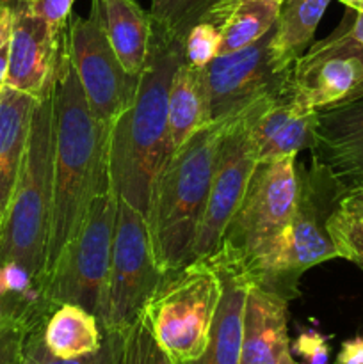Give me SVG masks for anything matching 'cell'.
Here are the masks:
<instances>
[{
	"label": "cell",
	"instance_id": "obj_9",
	"mask_svg": "<svg viewBox=\"0 0 363 364\" xmlns=\"http://www.w3.org/2000/svg\"><path fill=\"white\" fill-rule=\"evenodd\" d=\"M351 13L322 41L294 60L285 91L312 109L363 96V45L351 34Z\"/></svg>",
	"mask_w": 363,
	"mask_h": 364
},
{
	"label": "cell",
	"instance_id": "obj_36",
	"mask_svg": "<svg viewBox=\"0 0 363 364\" xmlns=\"http://www.w3.org/2000/svg\"><path fill=\"white\" fill-rule=\"evenodd\" d=\"M340 2L345 4V6H347L351 11H354V13L363 11V0H340Z\"/></svg>",
	"mask_w": 363,
	"mask_h": 364
},
{
	"label": "cell",
	"instance_id": "obj_15",
	"mask_svg": "<svg viewBox=\"0 0 363 364\" xmlns=\"http://www.w3.org/2000/svg\"><path fill=\"white\" fill-rule=\"evenodd\" d=\"M312 162L330 171L345 192L363 188V96L317 110Z\"/></svg>",
	"mask_w": 363,
	"mask_h": 364
},
{
	"label": "cell",
	"instance_id": "obj_5",
	"mask_svg": "<svg viewBox=\"0 0 363 364\" xmlns=\"http://www.w3.org/2000/svg\"><path fill=\"white\" fill-rule=\"evenodd\" d=\"M221 290L219 270L210 258L162 274L142 313L157 343L174 363L194 361L205 352Z\"/></svg>",
	"mask_w": 363,
	"mask_h": 364
},
{
	"label": "cell",
	"instance_id": "obj_22",
	"mask_svg": "<svg viewBox=\"0 0 363 364\" xmlns=\"http://www.w3.org/2000/svg\"><path fill=\"white\" fill-rule=\"evenodd\" d=\"M331 0H283L274 25L273 50L285 64H294L308 50Z\"/></svg>",
	"mask_w": 363,
	"mask_h": 364
},
{
	"label": "cell",
	"instance_id": "obj_28",
	"mask_svg": "<svg viewBox=\"0 0 363 364\" xmlns=\"http://www.w3.org/2000/svg\"><path fill=\"white\" fill-rule=\"evenodd\" d=\"M219 25L201 21L194 25L184 38V60L194 68H205L219 55Z\"/></svg>",
	"mask_w": 363,
	"mask_h": 364
},
{
	"label": "cell",
	"instance_id": "obj_24",
	"mask_svg": "<svg viewBox=\"0 0 363 364\" xmlns=\"http://www.w3.org/2000/svg\"><path fill=\"white\" fill-rule=\"evenodd\" d=\"M280 4L270 0H238L221 21L219 55L237 52L258 41L276 25Z\"/></svg>",
	"mask_w": 363,
	"mask_h": 364
},
{
	"label": "cell",
	"instance_id": "obj_37",
	"mask_svg": "<svg viewBox=\"0 0 363 364\" xmlns=\"http://www.w3.org/2000/svg\"><path fill=\"white\" fill-rule=\"evenodd\" d=\"M4 13H6V6H4V2H2V0H0V21H2Z\"/></svg>",
	"mask_w": 363,
	"mask_h": 364
},
{
	"label": "cell",
	"instance_id": "obj_4",
	"mask_svg": "<svg viewBox=\"0 0 363 364\" xmlns=\"http://www.w3.org/2000/svg\"><path fill=\"white\" fill-rule=\"evenodd\" d=\"M298 208L287 226L244 263H238L251 284L287 299L298 297L299 279L319 263L338 258L327 233V219L344 194L342 185L324 167L312 162L299 169Z\"/></svg>",
	"mask_w": 363,
	"mask_h": 364
},
{
	"label": "cell",
	"instance_id": "obj_3",
	"mask_svg": "<svg viewBox=\"0 0 363 364\" xmlns=\"http://www.w3.org/2000/svg\"><path fill=\"white\" fill-rule=\"evenodd\" d=\"M228 119L212 121L191 135L166 156L153 180L146 224L162 274L192 262Z\"/></svg>",
	"mask_w": 363,
	"mask_h": 364
},
{
	"label": "cell",
	"instance_id": "obj_32",
	"mask_svg": "<svg viewBox=\"0 0 363 364\" xmlns=\"http://www.w3.org/2000/svg\"><path fill=\"white\" fill-rule=\"evenodd\" d=\"M9 39H11V13L6 7L2 21H0V91L6 85L7 66H9Z\"/></svg>",
	"mask_w": 363,
	"mask_h": 364
},
{
	"label": "cell",
	"instance_id": "obj_17",
	"mask_svg": "<svg viewBox=\"0 0 363 364\" xmlns=\"http://www.w3.org/2000/svg\"><path fill=\"white\" fill-rule=\"evenodd\" d=\"M217 267L223 283L219 306L210 329L209 343L198 359L173 364H241L242 318L249 281L238 263L212 255L206 256Z\"/></svg>",
	"mask_w": 363,
	"mask_h": 364
},
{
	"label": "cell",
	"instance_id": "obj_39",
	"mask_svg": "<svg viewBox=\"0 0 363 364\" xmlns=\"http://www.w3.org/2000/svg\"><path fill=\"white\" fill-rule=\"evenodd\" d=\"M0 226H2V223H0Z\"/></svg>",
	"mask_w": 363,
	"mask_h": 364
},
{
	"label": "cell",
	"instance_id": "obj_27",
	"mask_svg": "<svg viewBox=\"0 0 363 364\" xmlns=\"http://www.w3.org/2000/svg\"><path fill=\"white\" fill-rule=\"evenodd\" d=\"M117 364H173L153 336L144 313L121 331Z\"/></svg>",
	"mask_w": 363,
	"mask_h": 364
},
{
	"label": "cell",
	"instance_id": "obj_25",
	"mask_svg": "<svg viewBox=\"0 0 363 364\" xmlns=\"http://www.w3.org/2000/svg\"><path fill=\"white\" fill-rule=\"evenodd\" d=\"M327 233L338 258L363 269V188L342 194L327 219Z\"/></svg>",
	"mask_w": 363,
	"mask_h": 364
},
{
	"label": "cell",
	"instance_id": "obj_38",
	"mask_svg": "<svg viewBox=\"0 0 363 364\" xmlns=\"http://www.w3.org/2000/svg\"><path fill=\"white\" fill-rule=\"evenodd\" d=\"M270 2H274V4H281V2H283V0H270Z\"/></svg>",
	"mask_w": 363,
	"mask_h": 364
},
{
	"label": "cell",
	"instance_id": "obj_34",
	"mask_svg": "<svg viewBox=\"0 0 363 364\" xmlns=\"http://www.w3.org/2000/svg\"><path fill=\"white\" fill-rule=\"evenodd\" d=\"M351 34L363 45V11H358L351 21Z\"/></svg>",
	"mask_w": 363,
	"mask_h": 364
},
{
	"label": "cell",
	"instance_id": "obj_16",
	"mask_svg": "<svg viewBox=\"0 0 363 364\" xmlns=\"http://www.w3.org/2000/svg\"><path fill=\"white\" fill-rule=\"evenodd\" d=\"M241 364H299L288 338V301L251 283L242 318Z\"/></svg>",
	"mask_w": 363,
	"mask_h": 364
},
{
	"label": "cell",
	"instance_id": "obj_23",
	"mask_svg": "<svg viewBox=\"0 0 363 364\" xmlns=\"http://www.w3.org/2000/svg\"><path fill=\"white\" fill-rule=\"evenodd\" d=\"M238 0H152L149 20L157 32L169 39L187 36L201 21L221 25Z\"/></svg>",
	"mask_w": 363,
	"mask_h": 364
},
{
	"label": "cell",
	"instance_id": "obj_30",
	"mask_svg": "<svg viewBox=\"0 0 363 364\" xmlns=\"http://www.w3.org/2000/svg\"><path fill=\"white\" fill-rule=\"evenodd\" d=\"M28 327L20 320H11L0 327V364H21V348Z\"/></svg>",
	"mask_w": 363,
	"mask_h": 364
},
{
	"label": "cell",
	"instance_id": "obj_20",
	"mask_svg": "<svg viewBox=\"0 0 363 364\" xmlns=\"http://www.w3.org/2000/svg\"><path fill=\"white\" fill-rule=\"evenodd\" d=\"M210 123L212 116L203 68H194L182 60L171 80L167 100L169 153L180 148L191 135Z\"/></svg>",
	"mask_w": 363,
	"mask_h": 364
},
{
	"label": "cell",
	"instance_id": "obj_10",
	"mask_svg": "<svg viewBox=\"0 0 363 364\" xmlns=\"http://www.w3.org/2000/svg\"><path fill=\"white\" fill-rule=\"evenodd\" d=\"M66 52L91 112L112 128L134 102L139 77L128 73L120 63L93 7L88 18L70 16Z\"/></svg>",
	"mask_w": 363,
	"mask_h": 364
},
{
	"label": "cell",
	"instance_id": "obj_11",
	"mask_svg": "<svg viewBox=\"0 0 363 364\" xmlns=\"http://www.w3.org/2000/svg\"><path fill=\"white\" fill-rule=\"evenodd\" d=\"M273 38L274 27L253 45L217 55L203 68L212 121L237 116L285 91L292 66L274 53Z\"/></svg>",
	"mask_w": 363,
	"mask_h": 364
},
{
	"label": "cell",
	"instance_id": "obj_29",
	"mask_svg": "<svg viewBox=\"0 0 363 364\" xmlns=\"http://www.w3.org/2000/svg\"><path fill=\"white\" fill-rule=\"evenodd\" d=\"M4 6L21 7L36 16L43 18L46 23L57 31H66L75 0H2Z\"/></svg>",
	"mask_w": 363,
	"mask_h": 364
},
{
	"label": "cell",
	"instance_id": "obj_40",
	"mask_svg": "<svg viewBox=\"0 0 363 364\" xmlns=\"http://www.w3.org/2000/svg\"><path fill=\"white\" fill-rule=\"evenodd\" d=\"M299 364H301V363H299Z\"/></svg>",
	"mask_w": 363,
	"mask_h": 364
},
{
	"label": "cell",
	"instance_id": "obj_21",
	"mask_svg": "<svg viewBox=\"0 0 363 364\" xmlns=\"http://www.w3.org/2000/svg\"><path fill=\"white\" fill-rule=\"evenodd\" d=\"M43 340L53 355L71 359L98 350L103 343V331L98 318L82 306L60 304L46 318Z\"/></svg>",
	"mask_w": 363,
	"mask_h": 364
},
{
	"label": "cell",
	"instance_id": "obj_6",
	"mask_svg": "<svg viewBox=\"0 0 363 364\" xmlns=\"http://www.w3.org/2000/svg\"><path fill=\"white\" fill-rule=\"evenodd\" d=\"M116 215L117 196L110 188L93 201L84 223L46 272L43 302L50 311L77 304L102 320Z\"/></svg>",
	"mask_w": 363,
	"mask_h": 364
},
{
	"label": "cell",
	"instance_id": "obj_2",
	"mask_svg": "<svg viewBox=\"0 0 363 364\" xmlns=\"http://www.w3.org/2000/svg\"><path fill=\"white\" fill-rule=\"evenodd\" d=\"M182 60L184 41L166 38L153 28L149 55L139 75L134 102L110 128L112 191L144 219L153 180L169 155L167 100Z\"/></svg>",
	"mask_w": 363,
	"mask_h": 364
},
{
	"label": "cell",
	"instance_id": "obj_1",
	"mask_svg": "<svg viewBox=\"0 0 363 364\" xmlns=\"http://www.w3.org/2000/svg\"><path fill=\"white\" fill-rule=\"evenodd\" d=\"M109 162L110 127L91 112L64 50L53 87V201L45 277L93 201L112 188Z\"/></svg>",
	"mask_w": 363,
	"mask_h": 364
},
{
	"label": "cell",
	"instance_id": "obj_18",
	"mask_svg": "<svg viewBox=\"0 0 363 364\" xmlns=\"http://www.w3.org/2000/svg\"><path fill=\"white\" fill-rule=\"evenodd\" d=\"M103 32L120 63L130 75L142 73L152 45V20L134 0H93Z\"/></svg>",
	"mask_w": 363,
	"mask_h": 364
},
{
	"label": "cell",
	"instance_id": "obj_13",
	"mask_svg": "<svg viewBox=\"0 0 363 364\" xmlns=\"http://www.w3.org/2000/svg\"><path fill=\"white\" fill-rule=\"evenodd\" d=\"M11 13L9 66L6 85L41 100L56 87L66 50V31H57L43 18L6 6Z\"/></svg>",
	"mask_w": 363,
	"mask_h": 364
},
{
	"label": "cell",
	"instance_id": "obj_14",
	"mask_svg": "<svg viewBox=\"0 0 363 364\" xmlns=\"http://www.w3.org/2000/svg\"><path fill=\"white\" fill-rule=\"evenodd\" d=\"M248 135L256 162L298 156L313 144L317 110L287 91L248 107Z\"/></svg>",
	"mask_w": 363,
	"mask_h": 364
},
{
	"label": "cell",
	"instance_id": "obj_26",
	"mask_svg": "<svg viewBox=\"0 0 363 364\" xmlns=\"http://www.w3.org/2000/svg\"><path fill=\"white\" fill-rule=\"evenodd\" d=\"M43 326L45 323H38L25 334L21 364H117L121 333H103V343L96 352L80 355V358L63 359L53 355L46 348L45 340H43Z\"/></svg>",
	"mask_w": 363,
	"mask_h": 364
},
{
	"label": "cell",
	"instance_id": "obj_33",
	"mask_svg": "<svg viewBox=\"0 0 363 364\" xmlns=\"http://www.w3.org/2000/svg\"><path fill=\"white\" fill-rule=\"evenodd\" d=\"M333 364H363V336L344 341Z\"/></svg>",
	"mask_w": 363,
	"mask_h": 364
},
{
	"label": "cell",
	"instance_id": "obj_31",
	"mask_svg": "<svg viewBox=\"0 0 363 364\" xmlns=\"http://www.w3.org/2000/svg\"><path fill=\"white\" fill-rule=\"evenodd\" d=\"M294 352L295 355L302 358V364H331L327 340L315 331H305L299 334L292 345V354Z\"/></svg>",
	"mask_w": 363,
	"mask_h": 364
},
{
	"label": "cell",
	"instance_id": "obj_12",
	"mask_svg": "<svg viewBox=\"0 0 363 364\" xmlns=\"http://www.w3.org/2000/svg\"><path fill=\"white\" fill-rule=\"evenodd\" d=\"M248 109L230 117L221 141L209 201L196 235L192 259L206 258L219 247L221 238L237 212L256 167V156L248 135Z\"/></svg>",
	"mask_w": 363,
	"mask_h": 364
},
{
	"label": "cell",
	"instance_id": "obj_8",
	"mask_svg": "<svg viewBox=\"0 0 363 364\" xmlns=\"http://www.w3.org/2000/svg\"><path fill=\"white\" fill-rule=\"evenodd\" d=\"M162 279L142 213L117 198L116 230L107 279L103 333H121L141 311Z\"/></svg>",
	"mask_w": 363,
	"mask_h": 364
},
{
	"label": "cell",
	"instance_id": "obj_19",
	"mask_svg": "<svg viewBox=\"0 0 363 364\" xmlns=\"http://www.w3.org/2000/svg\"><path fill=\"white\" fill-rule=\"evenodd\" d=\"M39 100L4 85L0 91V223L9 206Z\"/></svg>",
	"mask_w": 363,
	"mask_h": 364
},
{
	"label": "cell",
	"instance_id": "obj_7",
	"mask_svg": "<svg viewBox=\"0 0 363 364\" xmlns=\"http://www.w3.org/2000/svg\"><path fill=\"white\" fill-rule=\"evenodd\" d=\"M299 191L301 174L295 156L256 164L244 198L214 255L235 263L251 258L287 226L298 208Z\"/></svg>",
	"mask_w": 363,
	"mask_h": 364
},
{
	"label": "cell",
	"instance_id": "obj_35",
	"mask_svg": "<svg viewBox=\"0 0 363 364\" xmlns=\"http://www.w3.org/2000/svg\"><path fill=\"white\" fill-rule=\"evenodd\" d=\"M11 320H16L13 316V313H11L9 306H7V302L4 301L2 295H0V327L4 326V323L11 322Z\"/></svg>",
	"mask_w": 363,
	"mask_h": 364
}]
</instances>
